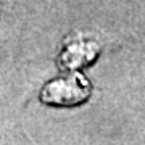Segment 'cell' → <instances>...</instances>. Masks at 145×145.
<instances>
[{"mask_svg":"<svg viewBox=\"0 0 145 145\" xmlns=\"http://www.w3.org/2000/svg\"><path fill=\"white\" fill-rule=\"evenodd\" d=\"M89 97V84L81 76L53 81L44 89L42 100L50 105H76Z\"/></svg>","mask_w":145,"mask_h":145,"instance_id":"obj_1","label":"cell"}]
</instances>
